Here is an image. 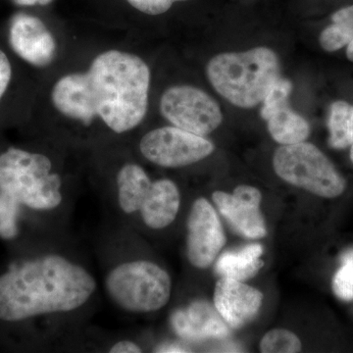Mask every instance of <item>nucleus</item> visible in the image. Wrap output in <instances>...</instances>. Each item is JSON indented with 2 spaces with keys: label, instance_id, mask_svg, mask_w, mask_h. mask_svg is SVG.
I'll use <instances>...</instances> for the list:
<instances>
[{
  "label": "nucleus",
  "instance_id": "obj_6",
  "mask_svg": "<svg viewBox=\"0 0 353 353\" xmlns=\"http://www.w3.org/2000/svg\"><path fill=\"white\" fill-rule=\"evenodd\" d=\"M273 165L281 179L316 196L334 199L345 192V179L312 143L281 146L274 154Z\"/></svg>",
  "mask_w": 353,
  "mask_h": 353
},
{
  "label": "nucleus",
  "instance_id": "obj_22",
  "mask_svg": "<svg viewBox=\"0 0 353 353\" xmlns=\"http://www.w3.org/2000/svg\"><path fill=\"white\" fill-rule=\"evenodd\" d=\"M334 294L343 301H353V250L343 257L333 279Z\"/></svg>",
  "mask_w": 353,
  "mask_h": 353
},
{
  "label": "nucleus",
  "instance_id": "obj_8",
  "mask_svg": "<svg viewBox=\"0 0 353 353\" xmlns=\"http://www.w3.org/2000/svg\"><path fill=\"white\" fill-rule=\"evenodd\" d=\"M212 141L180 128L152 130L141 139L139 150L152 163L166 168H178L196 163L214 152Z\"/></svg>",
  "mask_w": 353,
  "mask_h": 353
},
{
  "label": "nucleus",
  "instance_id": "obj_3",
  "mask_svg": "<svg viewBox=\"0 0 353 353\" xmlns=\"http://www.w3.org/2000/svg\"><path fill=\"white\" fill-rule=\"evenodd\" d=\"M209 82L218 94L241 108H252L263 101L280 77L277 54L268 48L216 55L208 65Z\"/></svg>",
  "mask_w": 353,
  "mask_h": 353
},
{
  "label": "nucleus",
  "instance_id": "obj_9",
  "mask_svg": "<svg viewBox=\"0 0 353 353\" xmlns=\"http://www.w3.org/2000/svg\"><path fill=\"white\" fill-rule=\"evenodd\" d=\"M226 243L217 213L208 201L199 199L192 204L188 219V257L199 269L213 263Z\"/></svg>",
  "mask_w": 353,
  "mask_h": 353
},
{
  "label": "nucleus",
  "instance_id": "obj_13",
  "mask_svg": "<svg viewBox=\"0 0 353 353\" xmlns=\"http://www.w3.org/2000/svg\"><path fill=\"white\" fill-rule=\"evenodd\" d=\"M172 325L181 338L192 341L224 339L230 334L227 323L215 306L206 301H194L187 308L176 311L172 316Z\"/></svg>",
  "mask_w": 353,
  "mask_h": 353
},
{
  "label": "nucleus",
  "instance_id": "obj_20",
  "mask_svg": "<svg viewBox=\"0 0 353 353\" xmlns=\"http://www.w3.org/2000/svg\"><path fill=\"white\" fill-rule=\"evenodd\" d=\"M292 90V82L288 79L279 77L269 88L263 101H262L263 105H262L261 112H260L261 117L266 121L275 111L285 105H289V99Z\"/></svg>",
  "mask_w": 353,
  "mask_h": 353
},
{
  "label": "nucleus",
  "instance_id": "obj_11",
  "mask_svg": "<svg viewBox=\"0 0 353 353\" xmlns=\"http://www.w3.org/2000/svg\"><path fill=\"white\" fill-rule=\"evenodd\" d=\"M212 199L221 214L246 238L261 239L266 236L264 218L260 212L261 192L256 188L239 185L233 194L215 192Z\"/></svg>",
  "mask_w": 353,
  "mask_h": 353
},
{
  "label": "nucleus",
  "instance_id": "obj_14",
  "mask_svg": "<svg viewBox=\"0 0 353 353\" xmlns=\"http://www.w3.org/2000/svg\"><path fill=\"white\" fill-rule=\"evenodd\" d=\"M180 203L175 183L167 179L153 182L141 208L143 222L154 230L169 226L178 214Z\"/></svg>",
  "mask_w": 353,
  "mask_h": 353
},
{
  "label": "nucleus",
  "instance_id": "obj_32",
  "mask_svg": "<svg viewBox=\"0 0 353 353\" xmlns=\"http://www.w3.org/2000/svg\"><path fill=\"white\" fill-rule=\"evenodd\" d=\"M352 134H353V108H352Z\"/></svg>",
  "mask_w": 353,
  "mask_h": 353
},
{
  "label": "nucleus",
  "instance_id": "obj_18",
  "mask_svg": "<svg viewBox=\"0 0 353 353\" xmlns=\"http://www.w3.org/2000/svg\"><path fill=\"white\" fill-rule=\"evenodd\" d=\"M352 106L347 101H334L331 105L329 143L336 150H343L352 145Z\"/></svg>",
  "mask_w": 353,
  "mask_h": 353
},
{
  "label": "nucleus",
  "instance_id": "obj_19",
  "mask_svg": "<svg viewBox=\"0 0 353 353\" xmlns=\"http://www.w3.org/2000/svg\"><path fill=\"white\" fill-rule=\"evenodd\" d=\"M301 350V340L292 332L285 329L272 330L265 334L260 343V350L264 353H294Z\"/></svg>",
  "mask_w": 353,
  "mask_h": 353
},
{
  "label": "nucleus",
  "instance_id": "obj_31",
  "mask_svg": "<svg viewBox=\"0 0 353 353\" xmlns=\"http://www.w3.org/2000/svg\"><path fill=\"white\" fill-rule=\"evenodd\" d=\"M350 159H352L353 163V143L352 145V150H350Z\"/></svg>",
  "mask_w": 353,
  "mask_h": 353
},
{
  "label": "nucleus",
  "instance_id": "obj_28",
  "mask_svg": "<svg viewBox=\"0 0 353 353\" xmlns=\"http://www.w3.org/2000/svg\"><path fill=\"white\" fill-rule=\"evenodd\" d=\"M14 3L19 6H48L53 0H13Z\"/></svg>",
  "mask_w": 353,
  "mask_h": 353
},
{
  "label": "nucleus",
  "instance_id": "obj_10",
  "mask_svg": "<svg viewBox=\"0 0 353 353\" xmlns=\"http://www.w3.org/2000/svg\"><path fill=\"white\" fill-rule=\"evenodd\" d=\"M9 43L14 52L32 66H48L57 55L54 37L43 21L30 14L13 16L9 27Z\"/></svg>",
  "mask_w": 353,
  "mask_h": 353
},
{
  "label": "nucleus",
  "instance_id": "obj_15",
  "mask_svg": "<svg viewBox=\"0 0 353 353\" xmlns=\"http://www.w3.org/2000/svg\"><path fill=\"white\" fill-rule=\"evenodd\" d=\"M152 182L141 166L126 164L117 176L118 199L122 210L128 214L141 210Z\"/></svg>",
  "mask_w": 353,
  "mask_h": 353
},
{
  "label": "nucleus",
  "instance_id": "obj_26",
  "mask_svg": "<svg viewBox=\"0 0 353 353\" xmlns=\"http://www.w3.org/2000/svg\"><path fill=\"white\" fill-rule=\"evenodd\" d=\"M334 24L345 26L353 29V6L343 7L332 15Z\"/></svg>",
  "mask_w": 353,
  "mask_h": 353
},
{
  "label": "nucleus",
  "instance_id": "obj_16",
  "mask_svg": "<svg viewBox=\"0 0 353 353\" xmlns=\"http://www.w3.org/2000/svg\"><path fill=\"white\" fill-rule=\"evenodd\" d=\"M263 248L259 243L246 245L236 252H225L216 263V271L222 278L234 279L243 282L254 277L263 267L261 259Z\"/></svg>",
  "mask_w": 353,
  "mask_h": 353
},
{
  "label": "nucleus",
  "instance_id": "obj_24",
  "mask_svg": "<svg viewBox=\"0 0 353 353\" xmlns=\"http://www.w3.org/2000/svg\"><path fill=\"white\" fill-rule=\"evenodd\" d=\"M134 8L148 15L157 16L167 12L175 2L187 0H127Z\"/></svg>",
  "mask_w": 353,
  "mask_h": 353
},
{
  "label": "nucleus",
  "instance_id": "obj_5",
  "mask_svg": "<svg viewBox=\"0 0 353 353\" xmlns=\"http://www.w3.org/2000/svg\"><path fill=\"white\" fill-rule=\"evenodd\" d=\"M171 289L169 274L145 260L121 264L106 279V290L114 303L131 312H152L164 307Z\"/></svg>",
  "mask_w": 353,
  "mask_h": 353
},
{
  "label": "nucleus",
  "instance_id": "obj_27",
  "mask_svg": "<svg viewBox=\"0 0 353 353\" xmlns=\"http://www.w3.org/2000/svg\"><path fill=\"white\" fill-rule=\"evenodd\" d=\"M111 353H139L141 347L136 343L130 341H121L115 343L110 350Z\"/></svg>",
  "mask_w": 353,
  "mask_h": 353
},
{
  "label": "nucleus",
  "instance_id": "obj_17",
  "mask_svg": "<svg viewBox=\"0 0 353 353\" xmlns=\"http://www.w3.org/2000/svg\"><path fill=\"white\" fill-rule=\"evenodd\" d=\"M266 122L272 138L282 145L303 143L310 134L307 121L292 110L290 104L275 111Z\"/></svg>",
  "mask_w": 353,
  "mask_h": 353
},
{
  "label": "nucleus",
  "instance_id": "obj_1",
  "mask_svg": "<svg viewBox=\"0 0 353 353\" xmlns=\"http://www.w3.org/2000/svg\"><path fill=\"white\" fill-rule=\"evenodd\" d=\"M150 70L132 53L108 50L85 73L62 77L53 87V105L71 119L90 125L99 117L113 132L134 129L148 112Z\"/></svg>",
  "mask_w": 353,
  "mask_h": 353
},
{
  "label": "nucleus",
  "instance_id": "obj_23",
  "mask_svg": "<svg viewBox=\"0 0 353 353\" xmlns=\"http://www.w3.org/2000/svg\"><path fill=\"white\" fill-rule=\"evenodd\" d=\"M353 39V29L339 24H332L320 34L321 48L328 52H334L347 46Z\"/></svg>",
  "mask_w": 353,
  "mask_h": 353
},
{
  "label": "nucleus",
  "instance_id": "obj_12",
  "mask_svg": "<svg viewBox=\"0 0 353 353\" xmlns=\"http://www.w3.org/2000/svg\"><path fill=\"white\" fill-rule=\"evenodd\" d=\"M262 303V292L241 281L222 278L216 284V310L231 328H241L254 319Z\"/></svg>",
  "mask_w": 353,
  "mask_h": 353
},
{
  "label": "nucleus",
  "instance_id": "obj_29",
  "mask_svg": "<svg viewBox=\"0 0 353 353\" xmlns=\"http://www.w3.org/2000/svg\"><path fill=\"white\" fill-rule=\"evenodd\" d=\"M158 352H187L188 350H183V347L175 345H163L157 350Z\"/></svg>",
  "mask_w": 353,
  "mask_h": 353
},
{
  "label": "nucleus",
  "instance_id": "obj_7",
  "mask_svg": "<svg viewBox=\"0 0 353 353\" xmlns=\"http://www.w3.org/2000/svg\"><path fill=\"white\" fill-rule=\"evenodd\" d=\"M160 111L173 126L202 137L215 131L223 120L217 102L188 85L169 88L162 95Z\"/></svg>",
  "mask_w": 353,
  "mask_h": 353
},
{
  "label": "nucleus",
  "instance_id": "obj_4",
  "mask_svg": "<svg viewBox=\"0 0 353 353\" xmlns=\"http://www.w3.org/2000/svg\"><path fill=\"white\" fill-rule=\"evenodd\" d=\"M51 170L52 163L46 155L9 148L0 155V192L36 210L57 208L62 182Z\"/></svg>",
  "mask_w": 353,
  "mask_h": 353
},
{
  "label": "nucleus",
  "instance_id": "obj_21",
  "mask_svg": "<svg viewBox=\"0 0 353 353\" xmlns=\"http://www.w3.org/2000/svg\"><path fill=\"white\" fill-rule=\"evenodd\" d=\"M20 204L14 197L0 192V238L13 240L17 236Z\"/></svg>",
  "mask_w": 353,
  "mask_h": 353
},
{
  "label": "nucleus",
  "instance_id": "obj_25",
  "mask_svg": "<svg viewBox=\"0 0 353 353\" xmlns=\"http://www.w3.org/2000/svg\"><path fill=\"white\" fill-rule=\"evenodd\" d=\"M12 78V67L6 53L0 50V101L6 94Z\"/></svg>",
  "mask_w": 353,
  "mask_h": 353
},
{
  "label": "nucleus",
  "instance_id": "obj_30",
  "mask_svg": "<svg viewBox=\"0 0 353 353\" xmlns=\"http://www.w3.org/2000/svg\"><path fill=\"white\" fill-rule=\"evenodd\" d=\"M347 57L350 61L353 62V39L347 46Z\"/></svg>",
  "mask_w": 353,
  "mask_h": 353
},
{
  "label": "nucleus",
  "instance_id": "obj_2",
  "mask_svg": "<svg viewBox=\"0 0 353 353\" xmlns=\"http://www.w3.org/2000/svg\"><path fill=\"white\" fill-rule=\"evenodd\" d=\"M97 289L92 275L59 255H48L0 276V320L68 312L87 303Z\"/></svg>",
  "mask_w": 353,
  "mask_h": 353
}]
</instances>
